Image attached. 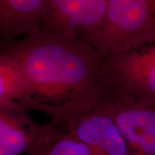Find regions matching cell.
Here are the masks:
<instances>
[{
  "label": "cell",
  "instance_id": "obj_9",
  "mask_svg": "<svg viewBox=\"0 0 155 155\" xmlns=\"http://www.w3.org/2000/svg\"><path fill=\"white\" fill-rule=\"evenodd\" d=\"M28 92V77L20 58L7 42H2L0 108H19L25 110L24 104Z\"/></svg>",
  "mask_w": 155,
  "mask_h": 155
},
{
  "label": "cell",
  "instance_id": "obj_1",
  "mask_svg": "<svg viewBox=\"0 0 155 155\" xmlns=\"http://www.w3.org/2000/svg\"><path fill=\"white\" fill-rule=\"evenodd\" d=\"M6 42L19 56L28 81L25 111L71 124L104 99L108 91L102 58L91 45L38 28Z\"/></svg>",
  "mask_w": 155,
  "mask_h": 155
},
{
  "label": "cell",
  "instance_id": "obj_2",
  "mask_svg": "<svg viewBox=\"0 0 155 155\" xmlns=\"http://www.w3.org/2000/svg\"><path fill=\"white\" fill-rule=\"evenodd\" d=\"M101 73L108 88L155 102V30L103 60Z\"/></svg>",
  "mask_w": 155,
  "mask_h": 155
},
{
  "label": "cell",
  "instance_id": "obj_8",
  "mask_svg": "<svg viewBox=\"0 0 155 155\" xmlns=\"http://www.w3.org/2000/svg\"><path fill=\"white\" fill-rule=\"evenodd\" d=\"M48 0H0V34L10 41L41 28Z\"/></svg>",
  "mask_w": 155,
  "mask_h": 155
},
{
  "label": "cell",
  "instance_id": "obj_3",
  "mask_svg": "<svg viewBox=\"0 0 155 155\" xmlns=\"http://www.w3.org/2000/svg\"><path fill=\"white\" fill-rule=\"evenodd\" d=\"M155 30V0H109L101 26L84 42L102 60Z\"/></svg>",
  "mask_w": 155,
  "mask_h": 155
},
{
  "label": "cell",
  "instance_id": "obj_4",
  "mask_svg": "<svg viewBox=\"0 0 155 155\" xmlns=\"http://www.w3.org/2000/svg\"><path fill=\"white\" fill-rule=\"evenodd\" d=\"M104 101L131 154L155 155V102L116 88H108Z\"/></svg>",
  "mask_w": 155,
  "mask_h": 155
},
{
  "label": "cell",
  "instance_id": "obj_5",
  "mask_svg": "<svg viewBox=\"0 0 155 155\" xmlns=\"http://www.w3.org/2000/svg\"><path fill=\"white\" fill-rule=\"evenodd\" d=\"M108 3L109 0H48L41 28L85 41L101 26Z\"/></svg>",
  "mask_w": 155,
  "mask_h": 155
},
{
  "label": "cell",
  "instance_id": "obj_10",
  "mask_svg": "<svg viewBox=\"0 0 155 155\" xmlns=\"http://www.w3.org/2000/svg\"><path fill=\"white\" fill-rule=\"evenodd\" d=\"M29 155H93L75 137L70 125L50 120L38 144Z\"/></svg>",
  "mask_w": 155,
  "mask_h": 155
},
{
  "label": "cell",
  "instance_id": "obj_7",
  "mask_svg": "<svg viewBox=\"0 0 155 155\" xmlns=\"http://www.w3.org/2000/svg\"><path fill=\"white\" fill-rule=\"evenodd\" d=\"M45 129V124L37 123L25 110L0 108V155L30 154Z\"/></svg>",
  "mask_w": 155,
  "mask_h": 155
},
{
  "label": "cell",
  "instance_id": "obj_6",
  "mask_svg": "<svg viewBox=\"0 0 155 155\" xmlns=\"http://www.w3.org/2000/svg\"><path fill=\"white\" fill-rule=\"evenodd\" d=\"M70 125L93 155H131L129 147L103 99Z\"/></svg>",
  "mask_w": 155,
  "mask_h": 155
}]
</instances>
